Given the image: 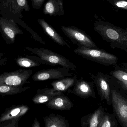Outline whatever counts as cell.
Instances as JSON below:
<instances>
[{"mask_svg": "<svg viewBox=\"0 0 127 127\" xmlns=\"http://www.w3.org/2000/svg\"><path fill=\"white\" fill-rule=\"evenodd\" d=\"M93 28L113 48H119L127 52V28L123 29L99 19L95 21Z\"/></svg>", "mask_w": 127, "mask_h": 127, "instance_id": "cell-1", "label": "cell"}, {"mask_svg": "<svg viewBox=\"0 0 127 127\" xmlns=\"http://www.w3.org/2000/svg\"><path fill=\"white\" fill-rule=\"evenodd\" d=\"M111 91L115 116L122 127H127V93L118 85L113 77Z\"/></svg>", "mask_w": 127, "mask_h": 127, "instance_id": "cell-2", "label": "cell"}, {"mask_svg": "<svg viewBox=\"0 0 127 127\" xmlns=\"http://www.w3.org/2000/svg\"><path fill=\"white\" fill-rule=\"evenodd\" d=\"M76 54L88 60L105 66L116 65L118 58L103 50L80 47L74 50Z\"/></svg>", "mask_w": 127, "mask_h": 127, "instance_id": "cell-3", "label": "cell"}, {"mask_svg": "<svg viewBox=\"0 0 127 127\" xmlns=\"http://www.w3.org/2000/svg\"><path fill=\"white\" fill-rule=\"evenodd\" d=\"M26 49L39 57L44 65H59L68 69L72 71L76 70V66L65 57L46 48L27 47Z\"/></svg>", "mask_w": 127, "mask_h": 127, "instance_id": "cell-4", "label": "cell"}, {"mask_svg": "<svg viewBox=\"0 0 127 127\" xmlns=\"http://www.w3.org/2000/svg\"><path fill=\"white\" fill-rule=\"evenodd\" d=\"M61 29L72 42L78 47L98 48L91 37L83 30L74 26H62Z\"/></svg>", "mask_w": 127, "mask_h": 127, "instance_id": "cell-5", "label": "cell"}, {"mask_svg": "<svg viewBox=\"0 0 127 127\" xmlns=\"http://www.w3.org/2000/svg\"><path fill=\"white\" fill-rule=\"evenodd\" d=\"M94 85L97 88L98 93L102 101H105L107 104L112 105L111 84L112 77L103 72L95 74L89 73Z\"/></svg>", "mask_w": 127, "mask_h": 127, "instance_id": "cell-6", "label": "cell"}, {"mask_svg": "<svg viewBox=\"0 0 127 127\" xmlns=\"http://www.w3.org/2000/svg\"><path fill=\"white\" fill-rule=\"evenodd\" d=\"M33 73L31 69H20L15 71L0 75V84L12 87L22 86L28 82Z\"/></svg>", "mask_w": 127, "mask_h": 127, "instance_id": "cell-7", "label": "cell"}, {"mask_svg": "<svg viewBox=\"0 0 127 127\" xmlns=\"http://www.w3.org/2000/svg\"><path fill=\"white\" fill-rule=\"evenodd\" d=\"M71 71L68 69L64 67L44 69L35 73L32 78L35 81H44L53 79H61L66 77L74 75Z\"/></svg>", "mask_w": 127, "mask_h": 127, "instance_id": "cell-8", "label": "cell"}, {"mask_svg": "<svg viewBox=\"0 0 127 127\" xmlns=\"http://www.w3.org/2000/svg\"><path fill=\"white\" fill-rule=\"evenodd\" d=\"M95 85L93 82H88L83 78L77 80L72 93L77 97L82 98L90 97L96 98L95 91Z\"/></svg>", "mask_w": 127, "mask_h": 127, "instance_id": "cell-9", "label": "cell"}, {"mask_svg": "<svg viewBox=\"0 0 127 127\" xmlns=\"http://www.w3.org/2000/svg\"><path fill=\"white\" fill-rule=\"evenodd\" d=\"M105 112V109L100 106L94 112L81 117V126L82 127H99L101 120Z\"/></svg>", "mask_w": 127, "mask_h": 127, "instance_id": "cell-10", "label": "cell"}, {"mask_svg": "<svg viewBox=\"0 0 127 127\" xmlns=\"http://www.w3.org/2000/svg\"><path fill=\"white\" fill-rule=\"evenodd\" d=\"M45 105L50 109L61 111L70 110L74 106L71 100L63 94L54 97Z\"/></svg>", "mask_w": 127, "mask_h": 127, "instance_id": "cell-11", "label": "cell"}, {"mask_svg": "<svg viewBox=\"0 0 127 127\" xmlns=\"http://www.w3.org/2000/svg\"><path fill=\"white\" fill-rule=\"evenodd\" d=\"M43 12L51 16H62L64 15L63 0H48L45 4Z\"/></svg>", "mask_w": 127, "mask_h": 127, "instance_id": "cell-12", "label": "cell"}, {"mask_svg": "<svg viewBox=\"0 0 127 127\" xmlns=\"http://www.w3.org/2000/svg\"><path fill=\"white\" fill-rule=\"evenodd\" d=\"M63 94L62 92L55 90L53 88L38 89L37 94L33 98L32 101L35 104H43L50 101L54 97Z\"/></svg>", "mask_w": 127, "mask_h": 127, "instance_id": "cell-13", "label": "cell"}, {"mask_svg": "<svg viewBox=\"0 0 127 127\" xmlns=\"http://www.w3.org/2000/svg\"><path fill=\"white\" fill-rule=\"evenodd\" d=\"M38 22L43 29L44 32L50 37L56 43L62 46H66L70 48L68 43L63 39L62 36L53 28V27L43 19H39Z\"/></svg>", "mask_w": 127, "mask_h": 127, "instance_id": "cell-14", "label": "cell"}, {"mask_svg": "<svg viewBox=\"0 0 127 127\" xmlns=\"http://www.w3.org/2000/svg\"><path fill=\"white\" fill-rule=\"evenodd\" d=\"M29 107L26 105H22L9 110L1 116L0 123L8 120L18 121L29 110Z\"/></svg>", "mask_w": 127, "mask_h": 127, "instance_id": "cell-15", "label": "cell"}, {"mask_svg": "<svg viewBox=\"0 0 127 127\" xmlns=\"http://www.w3.org/2000/svg\"><path fill=\"white\" fill-rule=\"evenodd\" d=\"M77 80L76 75L71 77L63 78L51 83L53 88L55 90L61 92H65L74 86Z\"/></svg>", "mask_w": 127, "mask_h": 127, "instance_id": "cell-16", "label": "cell"}, {"mask_svg": "<svg viewBox=\"0 0 127 127\" xmlns=\"http://www.w3.org/2000/svg\"><path fill=\"white\" fill-rule=\"evenodd\" d=\"M45 127H69L68 121L61 115L50 114L44 118Z\"/></svg>", "mask_w": 127, "mask_h": 127, "instance_id": "cell-17", "label": "cell"}, {"mask_svg": "<svg viewBox=\"0 0 127 127\" xmlns=\"http://www.w3.org/2000/svg\"><path fill=\"white\" fill-rule=\"evenodd\" d=\"M110 72L118 85L127 93V73L122 69L120 66Z\"/></svg>", "mask_w": 127, "mask_h": 127, "instance_id": "cell-18", "label": "cell"}, {"mask_svg": "<svg viewBox=\"0 0 127 127\" xmlns=\"http://www.w3.org/2000/svg\"><path fill=\"white\" fill-rule=\"evenodd\" d=\"M18 65L25 68H33L40 66L43 64L41 58L38 56H27L26 57H21L17 60Z\"/></svg>", "mask_w": 127, "mask_h": 127, "instance_id": "cell-19", "label": "cell"}, {"mask_svg": "<svg viewBox=\"0 0 127 127\" xmlns=\"http://www.w3.org/2000/svg\"><path fill=\"white\" fill-rule=\"evenodd\" d=\"M30 88V87H12L0 84V95H2L16 94L25 91Z\"/></svg>", "mask_w": 127, "mask_h": 127, "instance_id": "cell-20", "label": "cell"}, {"mask_svg": "<svg viewBox=\"0 0 127 127\" xmlns=\"http://www.w3.org/2000/svg\"><path fill=\"white\" fill-rule=\"evenodd\" d=\"M115 116L105 112L99 125V127H116L118 122Z\"/></svg>", "mask_w": 127, "mask_h": 127, "instance_id": "cell-21", "label": "cell"}, {"mask_svg": "<svg viewBox=\"0 0 127 127\" xmlns=\"http://www.w3.org/2000/svg\"><path fill=\"white\" fill-rule=\"evenodd\" d=\"M116 9L127 10V0H107Z\"/></svg>", "mask_w": 127, "mask_h": 127, "instance_id": "cell-22", "label": "cell"}, {"mask_svg": "<svg viewBox=\"0 0 127 127\" xmlns=\"http://www.w3.org/2000/svg\"><path fill=\"white\" fill-rule=\"evenodd\" d=\"M46 0H32V7L36 10L40 9Z\"/></svg>", "mask_w": 127, "mask_h": 127, "instance_id": "cell-23", "label": "cell"}, {"mask_svg": "<svg viewBox=\"0 0 127 127\" xmlns=\"http://www.w3.org/2000/svg\"><path fill=\"white\" fill-rule=\"evenodd\" d=\"M4 31L7 35L12 39H13L15 37V34L12 30L9 27L4 28Z\"/></svg>", "mask_w": 127, "mask_h": 127, "instance_id": "cell-24", "label": "cell"}, {"mask_svg": "<svg viewBox=\"0 0 127 127\" xmlns=\"http://www.w3.org/2000/svg\"><path fill=\"white\" fill-rule=\"evenodd\" d=\"M18 4L20 6L24 7L26 10H29V7L27 3V0H17Z\"/></svg>", "mask_w": 127, "mask_h": 127, "instance_id": "cell-25", "label": "cell"}, {"mask_svg": "<svg viewBox=\"0 0 127 127\" xmlns=\"http://www.w3.org/2000/svg\"><path fill=\"white\" fill-rule=\"evenodd\" d=\"M32 127H41L40 123L38 120L37 118H35L33 121V124L32 125Z\"/></svg>", "mask_w": 127, "mask_h": 127, "instance_id": "cell-26", "label": "cell"}, {"mask_svg": "<svg viewBox=\"0 0 127 127\" xmlns=\"http://www.w3.org/2000/svg\"><path fill=\"white\" fill-rule=\"evenodd\" d=\"M120 68L127 73V63H125V64H123L122 66H121Z\"/></svg>", "mask_w": 127, "mask_h": 127, "instance_id": "cell-27", "label": "cell"}]
</instances>
